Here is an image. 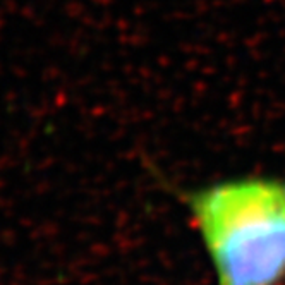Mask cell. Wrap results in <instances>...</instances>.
<instances>
[{"mask_svg":"<svg viewBox=\"0 0 285 285\" xmlns=\"http://www.w3.org/2000/svg\"><path fill=\"white\" fill-rule=\"evenodd\" d=\"M201 239L216 285H285V177L167 184Z\"/></svg>","mask_w":285,"mask_h":285,"instance_id":"6da1fadb","label":"cell"}]
</instances>
